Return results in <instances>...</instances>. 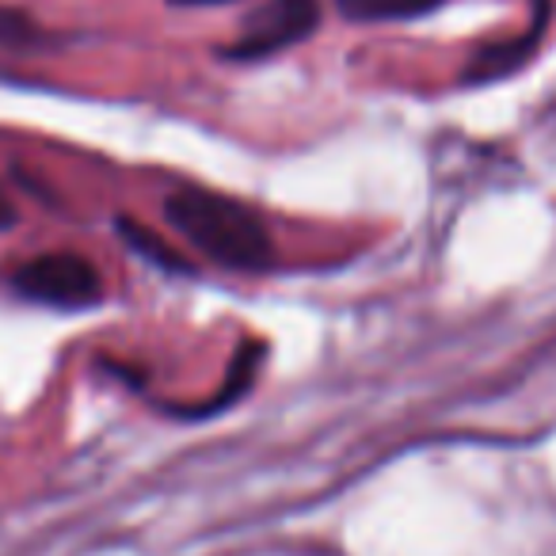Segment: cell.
Masks as SVG:
<instances>
[{
  "label": "cell",
  "instance_id": "6",
  "mask_svg": "<svg viewBox=\"0 0 556 556\" xmlns=\"http://www.w3.org/2000/svg\"><path fill=\"white\" fill-rule=\"evenodd\" d=\"M0 42H9V47H31V42H39V24L16 9H0Z\"/></svg>",
  "mask_w": 556,
  "mask_h": 556
},
{
  "label": "cell",
  "instance_id": "3",
  "mask_svg": "<svg viewBox=\"0 0 556 556\" xmlns=\"http://www.w3.org/2000/svg\"><path fill=\"white\" fill-rule=\"evenodd\" d=\"M320 27V0H267L244 20V31L222 47L225 62H263L298 47Z\"/></svg>",
  "mask_w": 556,
  "mask_h": 556
},
{
  "label": "cell",
  "instance_id": "7",
  "mask_svg": "<svg viewBox=\"0 0 556 556\" xmlns=\"http://www.w3.org/2000/svg\"><path fill=\"white\" fill-rule=\"evenodd\" d=\"M20 222V210H16V202L9 199V191L0 187V232L4 229H12V225Z\"/></svg>",
  "mask_w": 556,
  "mask_h": 556
},
{
  "label": "cell",
  "instance_id": "2",
  "mask_svg": "<svg viewBox=\"0 0 556 556\" xmlns=\"http://www.w3.org/2000/svg\"><path fill=\"white\" fill-rule=\"evenodd\" d=\"M12 290L27 302L54 309H88L100 305L103 275L92 260L77 252H42L12 275Z\"/></svg>",
  "mask_w": 556,
  "mask_h": 556
},
{
  "label": "cell",
  "instance_id": "5",
  "mask_svg": "<svg viewBox=\"0 0 556 556\" xmlns=\"http://www.w3.org/2000/svg\"><path fill=\"white\" fill-rule=\"evenodd\" d=\"M115 229L123 232V240L134 248L138 255H146V260H153L156 267H168V270H187L184 255L176 252L172 244H164L161 237H156L153 229H146L141 222H134V217H118Z\"/></svg>",
  "mask_w": 556,
  "mask_h": 556
},
{
  "label": "cell",
  "instance_id": "1",
  "mask_svg": "<svg viewBox=\"0 0 556 556\" xmlns=\"http://www.w3.org/2000/svg\"><path fill=\"white\" fill-rule=\"evenodd\" d=\"M168 225L206 260L229 270H263L275 260L270 229L252 206L206 187L179 184L164 199Z\"/></svg>",
  "mask_w": 556,
  "mask_h": 556
},
{
  "label": "cell",
  "instance_id": "4",
  "mask_svg": "<svg viewBox=\"0 0 556 556\" xmlns=\"http://www.w3.org/2000/svg\"><path fill=\"white\" fill-rule=\"evenodd\" d=\"M446 0H336V12L351 24H389V20H416L442 9Z\"/></svg>",
  "mask_w": 556,
  "mask_h": 556
},
{
  "label": "cell",
  "instance_id": "8",
  "mask_svg": "<svg viewBox=\"0 0 556 556\" xmlns=\"http://www.w3.org/2000/svg\"><path fill=\"white\" fill-rule=\"evenodd\" d=\"M168 4H179V9H214V4H232V0H168Z\"/></svg>",
  "mask_w": 556,
  "mask_h": 556
}]
</instances>
